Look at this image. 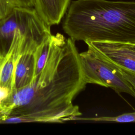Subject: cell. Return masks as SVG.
<instances>
[{"instance_id": "cell-1", "label": "cell", "mask_w": 135, "mask_h": 135, "mask_svg": "<svg viewBox=\"0 0 135 135\" xmlns=\"http://www.w3.org/2000/svg\"><path fill=\"white\" fill-rule=\"evenodd\" d=\"M75 41L54 35L42 70L27 85L15 90L0 105V123L61 122L81 115L74 98L85 87Z\"/></svg>"}, {"instance_id": "cell-2", "label": "cell", "mask_w": 135, "mask_h": 135, "mask_svg": "<svg viewBox=\"0 0 135 135\" xmlns=\"http://www.w3.org/2000/svg\"><path fill=\"white\" fill-rule=\"evenodd\" d=\"M62 28L75 42L135 44V1H71Z\"/></svg>"}, {"instance_id": "cell-3", "label": "cell", "mask_w": 135, "mask_h": 135, "mask_svg": "<svg viewBox=\"0 0 135 135\" xmlns=\"http://www.w3.org/2000/svg\"><path fill=\"white\" fill-rule=\"evenodd\" d=\"M80 53L85 81L110 88L118 93H127L135 98V89L123 75L120 68L89 44Z\"/></svg>"}, {"instance_id": "cell-4", "label": "cell", "mask_w": 135, "mask_h": 135, "mask_svg": "<svg viewBox=\"0 0 135 135\" xmlns=\"http://www.w3.org/2000/svg\"><path fill=\"white\" fill-rule=\"evenodd\" d=\"M44 24L34 7L16 6L0 23V49L4 55L9 47L15 31L24 34L36 30Z\"/></svg>"}, {"instance_id": "cell-5", "label": "cell", "mask_w": 135, "mask_h": 135, "mask_svg": "<svg viewBox=\"0 0 135 135\" xmlns=\"http://www.w3.org/2000/svg\"><path fill=\"white\" fill-rule=\"evenodd\" d=\"M49 34L44 35H25L15 71L14 91L27 85L33 79L35 74L37 55L40 44Z\"/></svg>"}, {"instance_id": "cell-6", "label": "cell", "mask_w": 135, "mask_h": 135, "mask_svg": "<svg viewBox=\"0 0 135 135\" xmlns=\"http://www.w3.org/2000/svg\"><path fill=\"white\" fill-rule=\"evenodd\" d=\"M24 38L25 35L17 29L9 48L0 59V85L8 89L10 94L15 90V71Z\"/></svg>"}, {"instance_id": "cell-7", "label": "cell", "mask_w": 135, "mask_h": 135, "mask_svg": "<svg viewBox=\"0 0 135 135\" xmlns=\"http://www.w3.org/2000/svg\"><path fill=\"white\" fill-rule=\"evenodd\" d=\"M102 55L120 68L135 73V50L128 43L87 41Z\"/></svg>"}, {"instance_id": "cell-8", "label": "cell", "mask_w": 135, "mask_h": 135, "mask_svg": "<svg viewBox=\"0 0 135 135\" xmlns=\"http://www.w3.org/2000/svg\"><path fill=\"white\" fill-rule=\"evenodd\" d=\"M71 0H34V9L50 27L59 24L69 8Z\"/></svg>"}, {"instance_id": "cell-9", "label": "cell", "mask_w": 135, "mask_h": 135, "mask_svg": "<svg viewBox=\"0 0 135 135\" xmlns=\"http://www.w3.org/2000/svg\"><path fill=\"white\" fill-rule=\"evenodd\" d=\"M83 120L97 121H111L116 122H135V112L122 114L115 117H100L92 118L81 119Z\"/></svg>"}, {"instance_id": "cell-10", "label": "cell", "mask_w": 135, "mask_h": 135, "mask_svg": "<svg viewBox=\"0 0 135 135\" xmlns=\"http://www.w3.org/2000/svg\"><path fill=\"white\" fill-rule=\"evenodd\" d=\"M18 6L14 0H0V23Z\"/></svg>"}, {"instance_id": "cell-11", "label": "cell", "mask_w": 135, "mask_h": 135, "mask_svg": "<svg viewBox=\"0 0 135 135\" xmlns=\"http://www.w3.org/2000/svg\"><path fill=\"white\" fill-rule=\"evenodd\" d=\"M121 72L127 81L133 86L135 89V73L120 68Z\"/></svg>"}, {"instance_id": "cell-12", "label": "cell", "mask_w": 135, "mask_h": 135, "mask_svg": "<svg viewBox=\"0 0 135 135\" xmlns=\"http://www.w3.org/2000/svg\"><path fill=\"white\" fill-rule=\"evenodd\" d=\"M18 6L34 7V0H14Z\"/></svg>"}, {"instance_id": "cell-13", "label": "cell", "mask_w": 135, "mask_h": 135, "mask_svg": "<svg viewBox=\"0 0 135 135\" xmlns=\"http://www.w3.org/2000/svg\"><path fill=\"white\" fill-rule=\"evenodd\" d=\"M10 94L9 90L0 85V105L2 102L5 100Z\"/></svg>"}, {"instance_id": "cell-14", "label": "cell", "mask_w": 135, "mask_h": 135, "mask_svg": "<svg viewBox=\"0 0 135 135\" xmlns=\"http://www.w3.org/2000/svg\"><path fill=\"white\" fill-rule=\"evenodd\" d=\"M129 44L135 50V44Z\"/></svg>"}, {"instance_id": "cell-15", "label": "cell", "mask_w": 135, "mask_h": 135, "mask_svg": "<svg viewBox=\"0 0 135 135\" xmlns=\"http://www.w3.org/2000/svg\"><path fill=\"white\" fill-rule=\"evenodd\" d=\"M3 55H2V52H1V49H0V59L3 57Z\"/></svg>"}, {"instance_id": "cell-16", "label": "cell", "mask_w": 135, "mask_h": 135, "mask_svg": "<svg viewBox=\"0 0 135 135\" xmlns=\"http://www.w3.org/2000/svg\"><path fill=\"white\" fill-rule=\"evenodd\" d=\"M2 115H3V114H2V112L1 110H0V118H1V117L2 116Z\"/></svg>"}]
</instances>
